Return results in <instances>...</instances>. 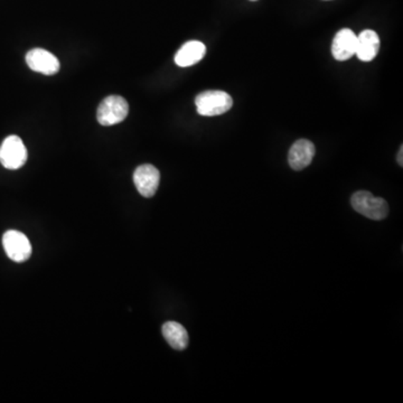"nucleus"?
I'll use <instances>...</instances> for the list:
<instances>
[{
	"instance_id": "nucleus-1",
	"label": "nucleus",
	"mask_w": 403,
	"mask_h": 403,
	"mask_svg": "<svg viewBox=\"0 0 403 403\" xmlns=\"http://www.w3.org/2000/svg\"><path fill=\"white\" fill-rule=\"evenodd\" d=\"M197 112L204 117H215L228 112L234 105V99L229 93L219 90H211L199 93L195 98Z\"/></svg>"
},
{
	"instance_id": "nucleus-2",
	"label": "nucleus",
	"mask_w": 403,
	"mask_h": 403,
	"mask_svg": "<svg viewBox=\"0 0 403 403\" xmlns=\"http://www.w3.org/2000/svg\"><path fill=\"white\" fill-rule=\"evenodd\" d=\"M352 207L356 212L373 221H381L389 214V205L385 199L375 197L367 191H359L352 195Z\"/></svg>"
},
{
	"instance_id": "nucleus-3",
	"label": "nucleus",
	"mask_w": 403,
	"mask_h": 403,
	"mask_svg": "<svg viewBox=\"0 0 403 403\" xmlns=\"http://www.w3.org/2000/svg\"><path fill=\"white\" fill-rule=\"evenodd\" d=\"M129 113V105L120 95H110L100 103L97 119L101 126L110 127L122 122Z\"/></svg>"
},
{
	"instance_id": "nucleus-4",
	"label": "nucleus",
	"mask_w": 403,
	"mask_h": 403,
	"mask_svg": "<svg viewBox=\"0 0 403 403\" xmlns=\"http://www.w3.org/2000/svg\"><path fill=\"white\" fill-rule=\"evenodd\" d=\"M28 154L24 142L19 136H9L0 146V162L7 169H19L26 162Z\"/></svg>"
},
{
	"instance_id": "nucleus-5",
	"label": "nucleus",
	"mask_w": 403,
	"mask_h": 403,
	"mask_svg": "<svg viewBox=\"0 0 403 403\" xmlns=\"http://www.w3.org/2000/svg\"><path fill=\"white\" fill-rule=\"evenodd\" d=\"M3 246L7 257L19 263L26 261L32 256V244L19 231H7L3 236Z\"/></svg>"
},
{
	"instance_id": "nucleus-6",
	"label": "nucleus",
	"mask_w": 403,
	"mask_h": 403,
	"mask_svg": "<svg viewBox=\"0 0 403 403\" xmlns=\"http://www.w3.org/2000/svg\"><path fill=\"white\" fill-rule=\"evenodd\" d=\"M26 63L31 70L44 75H54L60 71V61L54 54L43 48H34L26 54Z\"/></svg>"
},
{
	"instance_id": "nucleus-7",
	"label": "nucleus",
	"mask_w": 403,
	"mask_h": 403,
	"mask_svg": "<svg viewBox=\"0 0 403 403\" xmlns=\"http://www.w3.org/2000/svg\"><path fill=\"white\" fill-rule=\"evenodd\" d=\"M159 170L150 164L139 166L134 173V183L137 191L142 197L150 199L154 197L159 186Z\"/></svg>"
},
{
	"instance_id": "nucleus-8",
	"label": "nucleus",
	"mask_w": 403,
	"mask_h": 403,
	"mask_svg": "<svg viewBox=\"0 0 403 403\" xmlns=\"http://www.w3.org/2000/svg\"><path fill=\"white\" fill-rule=\"evenodd\" d=\"M357 46V36L350 28L340 29L335 35L332 44V54L334 58L340 62L353 58Z\"/></svg>"
},
{
	"instance_id": "nucleus-9",
	"label": "nucleus",
	"mask_w": 403,
	"mask_h": 403,
	"mask_svg": "<svg viewBox=\"0 0 403 403\" xmlns=\"http://www.w3.org/2000/svg\"><path fill=\"white\" fill-rule=\"evenodd\" d=\"M315 145L307 139H299L291 147L288 154L289 166L293 170H303L310 165L314 158Z\"/></svg>"
},
{
	"instance_id": "nucleus-10",
	"label": "nucleus",
	"mask_w": 403,
	"mask_h": 403,
	"mask_svg": "<svg viewBox=\"0 0 403 403\" xmlns=\"http://www.w3.org/2000/svg\"><path fill=\"white\" fill-rule=\"evenodd\" d=\"M380 51L379 35L372 31L365 29L357 36V46L355 56L363 62H371L377 58Z\"/></svg>"
},
{
	"instance_id": "nucleus-11",
	"label": "nucleus",
	"mask_w": 403,
	"mask_h": 403,
	"mask_svg": "<svg viewBox=\"0 0 403 403\" xmlns=\"http://www.w3.org/2000/svg\"><path fill=\"white\" fill-rule=\"evenodd\" d=\"M206 53L205 45L199 41H189L179 48L175 56V63L181 68H189L203 60Z\"/></svg>"
},
{
	"instance_id": "nucleus-12",
	"label": "nucleus",
	"mask_w": 403,
	"mask_h": 403,
	"mask_svg": "<svg viewBox=\"0 0 403 403\" xmlns=\"http://www.w3.org/2000/svg\"><path fill=\"white\" fill-rule=\"evenodd\" d=\"M162 335L174 350L183 351L189 345V333L183 325L176 322H167L162 325Z\"/></svg>"
},
{
	"instance_id": "nucleus-13",
	"label": "nucleus",
	"mask_w": 403,
	"mask_h": 403,
	"mask_svg": "<svg viewBox=\"0 0 403 403\" xmlns=\"http://www.w3.org/2000/svg\"><path fill=\"white\" fill-rule=\"evenodd\" d=\"M402 155H403V147H401L400 152H399L398 154V162L399 164H400V166L403 165Z\"/></svg>"
},
{
	"instance_id": "nucleus-14",
	"label": "nucleus",
	"mask_w": 403,
	"mask_h": 403,
	"mask_svg": "<svg viewBox=\"0 0 403 403\" xmlns=\"http://www.w3.org/2000/svg\"><path fill=\"white\" fill-rule=\"evenodd\" d=\"M251 1H257V0H251Z\"/></svg>"
}]
</instances>
